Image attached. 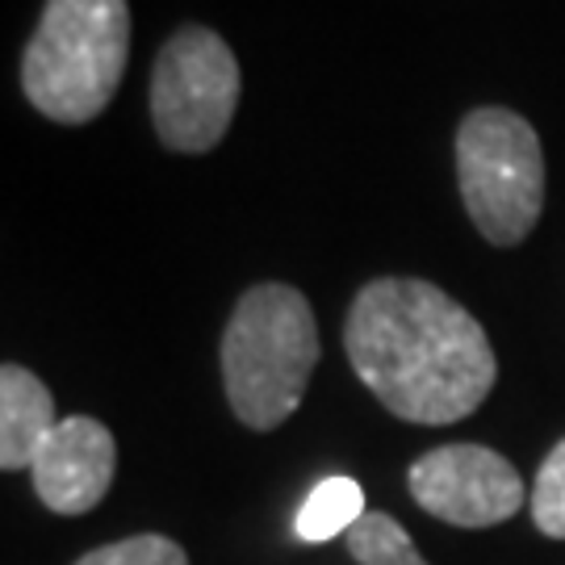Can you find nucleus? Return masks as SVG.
I'll return each mask as SVG.
<instances>
[{"label": "nucleus", "instance_id": "nucleus-1", "mask_svg": "<svg viewBox=\"0 0 565 565\" xmlns=\"http://www.w3.org/2000/svg\"><path fill=\"white\" fill-rule=\"evenodd\" d=\"M343 348L369 394L406 424H457L494 390L486 327L419 277H377L352 298Z\"/></svg>", "mask_w": 565, "mask_h": 565}, {"label": "nucleus", "instance_id": "nucleus-2", "mask_svg": "<svg viewBox=\"0 0 565 565\" xmlns=\"http://www.w3.org/2000/svg\"><path fill=\"white\" fill-rule=\"evenodd\" d=\"M319 364V323L302 289L281 281L252 285L223 335V385L235 419L252 431L281 427Z\"/></svg>", "mask_w": 565, "mask_h": 565}, {"label": "nucleus", "instance_id": "nucleus-3", "mask_svg": "<svg viewBox=\"0 0 565 565\" xmlns=\"http://www.w3.org/2000/svg\"><path fill=\"white\" fill-rule=\"evenodd\" d=\"M130 60L126 0H46L21 55L25 102L60 126L102 118Z\"/></svg>", "mask_w": 565, "mask_h": 565}, {"label": "nucleus", "instance_id": "nucleus-4", "mask_svg": "<svg viewBox=\"0 0 565 565\" xmlns=\"http://www.w3.org/2000/svg\"><path fill=\"white\" fill-rule=\"evenodd\" d=\"M457 181L469 223L486 243H524L545 210L541 135L524 114L503 105L469 109L457 130Z\"/></svg>", "mask_w": 565, "mask_h": 565}, {"label": "nucleus", "instance_id": "nucleus-5", "mask_svg": "<svg viewBox=\"0 0 565 565\" xmlns=\"http://www.w3.org/2000/svg\"><path fill=\"white\" fill-rule=\"evenodd\" d=\"M239 93L243 76L231 42L205 25H181L160 46L147 84L156 135L177 156H205L226 139Z\"/></svg>", "mask_w": 565, "mask_h": 565}, {"label": "nucleus", "instance_id": "nucleus-6", "mask_svg": "<svg viewBox=\"0 0 565 565\" xmlns=\"http://www.w3.org/2000/svg\"><path fill=\"white\" fill-rule=\"evenodd\" d=\"M411 499L452 527H494L524 507V482L503 452L445 445L424 452L406 473Z\"/></svg>", "mask_w": 565, "mask_h": 565}, {"label": "nucleus", "instance_id": "nucleus-7", "mask_svg": "<svg viewBox=\"0 0 565 565\" xmlns=\"http://www.w3.org/2000/svg\"><path fill=\"white\" fill-rule=\"evenodd\" d=\"M118 469V448L102 419L93 415H72L60 419L51 440L39 448L30 465L34 473V494L51 507L55 515H84L102 503Z\"/></svg>", "mask_w": 565, "mask_h": 565}, {"label": "nucleus", "instance_id": "nucleus-8", "mask_svg": "<svg viewBox=\"0 0 565 565\" xmlns=\"http://www.w3.org/2000/svg\"><path fill=\"white\" fill-rule=\"evenodd\" d=\"M60 427L51 390L21 364L0 369V469H30Z\"/></svg>", "mask_w": 565, "mask_h": 565}, {"label": "nucleus", "instance_id": "nucleus-9", "mask_svg": "<svg viewBox=\"0 0 565 565\" xmlns=\"http://www.w3.org/2000/svg\"><path fill=\"white\" fill-rule=\"evenodd\" d=\"M364 515L369 511H364L361 486L352 478H327V482H319L306 494L294 527H298V536L306 545H319V541H331V536H348Z\"/></svg>", "mask_w": 565, "mask_h": 565}, {"label": "nucleus", "instance_id": "nucleus-10", "mask_svg": "<svg viewBox=\"0 0 565 565\" xmlns=\"http://www.w3.org/2000/svg\"><path fill=\"white\" fill-rule=\"evenodd\" d=\"M348 553L361 565H427L419 548L411 545L406 527L385 511H369L361 524L348 532Z\"/></svg>", "mask_w": 565, "mask_h": 565}, {"label": "nucleus", "instance_id": "nucleus-11", "mask_svg": "<svg viewBox=\"0 0 565 565\" xmlns=\"http://www.w3.org/2000/svg\"><path fill=\"white\" fill-rule=\"evenodd\" d=\"M527 507H532V520L545 536L565 541V440L541 465L536 486L527 494Z\"/></svg>", "mask_w": 565, "mask_h": 565}, {"label": "nucleus", "instance_id": "nucleus-12", "mask_svg": "<svg viewBox=\"0 0 565 565\" xmlns=\"http://www.w3.org/2000/svg\"><path fill=\"white\" fill-rule=\"evenodd\" d=\"M76 565H189V557H184V548L177 541L147 532V536H130V541L93 548Z\"/></svg>", "mask_w": 565, "mask_h": 565}]
</instances>
